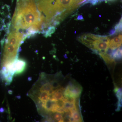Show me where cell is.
<instances>
[{"instance_id": "obj_1", "label": "cell", "mask_w": 122, "mask_h": 122, "mask_svg": "<svg viewBox=\"0 0 122 122\" xmlns=\"http://www.w3.org/2000/svg\"><path fill=\"white\" fill-rule=\"evenodd\" d=\"M13 20L15 30L25 37L38 32L44 24V19L37 8L36 0H17V6Z\"/></svg>"}, {"instance_id": "obj_2", "label": "cell", "mask_w": 122, "mask_h": 122, "mask_svg": "<svg viewBox=\"0 0 122 122\" xmlns=\"http://www.w3.org/2000/svg\"><path fill=\"white\" fill-rule=\"evenodd\" d=\"M25 38L24 34L19 31L13 30L9 33L4 46L1 61L2 67L17 59L19 47Z\"/></svg>"}, {"instance_id": "obj_3", "label": "cell", "mask_w": 122, "mask_h": 122, "mask_svg": "<svg viewBox=\"0 0 122 122\" xmlns=\"http://www.w3.org/2000/svg\"><path fill=\"white\" fill-rule=\"evenodd\" d=\"M82 90V87L78 83L75 81H71L65 89L64 97L66 98H77L81 95Z\"/></svg>"}, {"instance_id": "obj_4", "label": "cell", "mask_w": 122, "mask_h": 122, "mask_svg": "<svg viewBox=\"0 0 122 122\" xmlns=\"http://www.w3.org/2000/svg\"><path fill=\"white\" fill-rule=\"evenodd\" d=\"M26 63L22 59H16L13 62L14 71L15 74L18 75L22 73L25 70Z\"/></svg>"}, {"instance_id": "obj_5", "label": "cell", "mask_w": 122, "mask_h": 122, "mask_svg": "<svg viewBox=\"0 0 122 122\" xmlns=\"http://www.w3.org/2000/svg\"><path fill=\"white\" fill-rule=\"evenodd\" d=\"M65 88L61 87L53 90L51 93L50 99L53 101L57 102L61 100L64 97Z\"/></svg>"}, {"instance_id": "obj_6", "label": "cell", "mask_w": 122, "mask_h": 122, "mask_svg": "<svg viewBox=\"0 0 122 122\" xmlns=\"http://www.w3.org/2000/svg\"><path fill=\"white\" fill-rule=\"evenodd\" d=\"M122 35L119 34L111 40L109 42V48L111 50H115L120 47L122 44Z\"/></svg>"}, {"instance_id": "obj_7", "label": "cell", "mask_w": 122, "mask_h": 122, "mask_svg": "<svg viewBox=\"0 0 122 122\" xmlns=\"http://www.w3.org/2000/svg\"><path fill=\"white\" fill-rule=\"evenodd\" d=\"M54 89V87L53 85V83L48 82L42 85L39 89V91L41 92H46L51 93L53 90Z\"/></svg>"}, {"instance_id": "obj_8", "label": "cell", "mask_w": 122, "mask_h": 122, "mask_svg": "<svg viewBox=\"0 0 122 122\" xmlns=\"http://www.w3.org/2000/svg\"><path fill=\"white\" fill-rule=\"evenodd\" d=\"M51 93L50 92H40L38 94L37 98L38 100L42 102H45L50 98Z\"/></svg>"}, {"instance_id": "obj_9", "label": "cell", "mask_w": 122, "mask_h": 122, "mask_svg": "<svg viewBox=\"0 0 122 122\" xmlns=\"http://www.w3.org/2000/svg\"><path fill=\"white\" fill-rule=\"evenodd\" d=\"M72 113V117L73 119L74 122H82V120L81 117L77 107L75 108L70 111Z\"/></svg>"}, {"instance_id": "obj_10", "label": "cell", "mask_w": 122, "mask_h": 122, "mask_svg": "<svg viewBox=\"0 0 122 122\" xmlns=\"http://www.w3.org/2000/svg\"><path fill=\"white\" fill-rule=\"evenodd\" d=\"M54 118L56 121L58 122H64V118H63L62 114L56 113L54 116Z\"/></svg>"}, {"instance_id": "obj_11", "label": "cell", "mask_w": 122, "mask_h": 122, "mask_svg": "<svg viewBox=\"0 0 122 122\" xmlns=\"http://www.w3.org/2000/svg\"><path fill=\"white\" fill-rule=\"evenodd\" d=\"M122 51L121 48H119L114 53L113 57L114 58L119 59L122 57Z\"/></svg>"}, {"instance_id": "obj_12", "label": "cell", "mask_w": 122, "mask_h": 122, "mask_svg": "<svg viewBox=\"0 0 122 122\" xmlns=\"http://www.w3.org/2000/svg\"><path fill=\"white\" fill-rule=\"evenodd\" d=\"M122 20L120 21L119 23L117 25H116V26L115 29L117 31H120L122 30Z\"/></svg>"}]
</instances>
